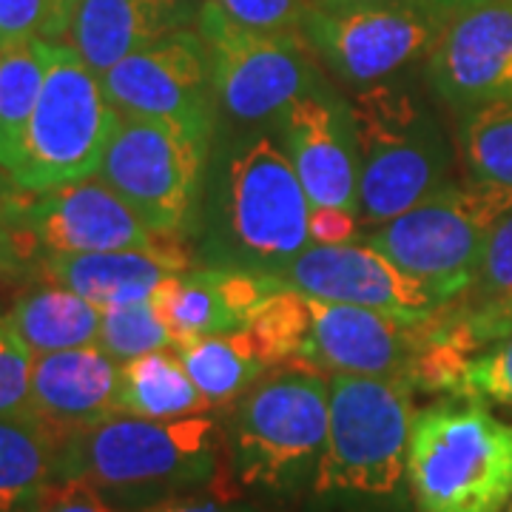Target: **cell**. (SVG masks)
Here are the masks:
<instances>
[{
    "mask_svg": "<svg viewBox=\"0 0 512 512\" xmlns=\"http://www.w3.org/2000/svg\"><path fill=\"white\" fill-rule=\"evenodd\" d=\"M311 200L271 131L214 137L200 217L191 231L202 268L279 274L311 245Z\"/></svg>",
    "mask_w": 512,
    "mask_h": 512,
    "instance_id": "cell-1",
    "label": "cell"
},
{
    "mask_svg": "<svg viewBox=\"0 0 512 512\" xmlns=\"http://www.w3.org/2000/svg\"><path fill=\"white\" fill-rule=\"evenodd\" d=\"M220 447V421L208 413L168 421L117 413L63 444L57 476L86 478L109 498L154 504L208 484Z\"/></svg>",
    "mask_w": 512,
    "mask_h": 512,
    "instance_id": "cell-2",
    "label": "cell"
},
{
    "mask_svg": "<svg viewBox=\"0 0 512 512\" xmlns=\"http://www.w3.org/2000/svg\"><path fill=\"white\" fill-rule=\"evenodd\" d=\"M359 148V222L379 228L453 183L436 117L404 86L373 83L350 103Z\"/></svg>",
    "mask_w": 512,
    "mask_h": 512,
    "instance_id": "cell-3",
    "label": "cell"
},
{
    "mask_svg": "<svg viewBox=\"0 0 512 512\" xmlns=\"http://www.w3.org/2000/svg\"><path fill=\"white\" fill-rule=\"evenodd\" d=\"M413 393L404 379L330 376L328 441L313 476L316 498L384 501L399 495L416 421Z\"/></svg>",
    "mask_w": 512,
    "mask_h": 512,
    "instance_id": "cell-4",
    "label": "cell"
},
{
    "mask_svg": "<svg viewBox=\"0 0 512 512\" xmlns=\"http://www.w3.org/2000/svg\"><path fill=\"white\" fill-rule=\"evenodd\" d=\"M407 484L416 512H501L512 498V424L478 402L421 410Z\"/></svg>",
    "mask_w": 512,
    "mask_h": 512,
    "instance_id": "cell-5",
    "label": "cell"
},
{
    "mask_svg": "<svg viewBox=\"0 0 512 512\" xmlns=\"http://www.w3.org/2000/svg\"><path fill=\"white\" fill-rule=\"evenodd\" d=\"M330 379L299 367H268L234 404L231 464L242 484L291 493L313 481L328 441Z\"/></svg>",
    "mask_w": 512,
    "mask_h": 512,
    "instance_id": "cell-6",
    "label": "cell"
},
{
    "mask_svg": "<svg viewBox=\"0 0 512 512\" xmlns=\"http://www.w3.org/2000/svg\"><path fill=\"white\" fill-rule=\"evenodd\" d=\"M120 117L100 74L69 43H55L43 92L6 180L20 194H43L94 177Z\"/></svg>",
    "mask_w": 512,
    "mask_h": 512,
    "instance_id": "cell-7",
    "label": "cell"
},
{
    "mask_svg": "<svg viewBox=\"0 0 512 512\" xmlns=\"http://www.w3.org/2000/svg\"><path fill=\"white\" fill-rule=\"evenodd\" d=\"M507 214L512 194L476 180H453L402 217L373 228L367 245L424 282L441 302H453L473 288L487 237Z\"/></svg>",
    "mask_w": 512,
    "mask_h": 512,
    "instance_id": "cell-8",
    "label": "cell"
},
{
    "mask_svg": "<svg viewBox=\"0 0 512 512\" xmlns=\"http://www.w3.org/2000/svg\"><path fill=\"white\" fill-rule=\"evenodd\" d=\"M214 140L183 126L120 117L97 177L157 237L188 239L200 217Z\"/></svg>",
    "mask_w": 512,
    "mask_h": 512,
    "instance_id": "cell-9",
    "label": "cell"
},
{
    "mask_svg": "<svg viewBox=\"0 0 512 512\" xmlns=\"http://www.w3.org/2000/svg\"><path fill=\"white\" fill-rule=\"evenodd\" d=\"M194 29L208 46L220 114L239 128L276 123L293 100L322 86L305 37L245 29L214 0L200 3Z\"/></svg>",
    "mask_w": 512,
    "mask_h": 512,
    "instance_id": "cell-10",
    "label": "cell"
},
{
    "mask_svg": "<svg viewBox=\"0 0 512 512\" xmlns=\"http://www.w3.org/2000/svg\"><path fill=\"white\" fill-rule=\"evenodd\" d=\"M100 80L126 117L174 123L208 140L220 131L211 57L197 29L174 32L128 55Z\"/></svg>",
    "mask_w": 512,
    "mask_h": 512,
    "instance_id": "cell-11",
    "label": "cell"
},
{
    "mask_svg": "<svg viewBox=\"0 0 512 512\" xmlns=\"http://www.w3.org/2000/svg\"><path fill=\"white\" fill-rule=\"evenodd\" d=\"M439 15L427 3H390L365 9H316L305 18V40L330 72L359 89L384 83L427 57Z\"/></svg>",
    "mask_w": 512,
    "mask_h": 512,
    "instance_id": "cell-12",
    "label": "cell"
},
{
    "mask_svg": "<svg viewBox=\"0 0 512 512\" xmlns=\"http://www.w3.org/2000/svg\"><path fill=\"white\" fill-rule=\"evenodd\" d=\"M427 80L456 109L512 100V0H467L441 15Z\"/></svg>",
    "mask_w": 512,
    "mask_h": 512,
    "instance_id": "cell-13",
    "label": "cell"
},
{
    "mask_svg": "<svg viewBox=\"0 0 512 512\" xmlns=\"http://www.w3.org/2000/svg\"><path fill=\"white\" fill-rule=\"evenodd\" d=\"M276 288H293L339 305H356L390 313L399 319H424L439 311L441 302L416 276L404 274L373 245H308L279 274Z\"/></svg>",
    "mask_w": 512,
    "mask_h": 512,
    "instance_id": "cell-14",
    "label": "cell"
},
{
    "mask_svg": "<svg viewBox=\"0 0 512 512\" xmlns=\"http://www.w3.org/2000/svg\"><path fill=\"white\" fill-rule=\"evenodd\" d=\"M20 222L43 254H100L151 248L157 237L97 174L43 194H23Z\"/></svg>",
    "mask_w": 512,
    "mask_h": 512,
    "instance_id": "cell-15",
    "label": "cell"
},
{
    "mask_svg": "<svg viewBox=\"0 0 512 512\" xmlns=\"http://www.w3.org/2000/svg\"><path fill=\"white\" fill-rule=\"evenodd\" d=\"M276 123L282 148L311 205L359 214V148L350 103L319 86L293 100Z\"/></svg>",
    "mask_w": 512,
    "mask_h": 512,
    "instance_id": "cell-16",
    "label": "cell"
},
{
    "mask_svg": "<svg viewBox=\"0 0 512 512\" xmlns=\"http://www.w3.org/2000/svg\"><path fill=\"white\" fill-rule=\"evenodd\" d=\"M416 322L311 296V339L299 370L404 379L416 350Z\"/></svg>",
    "mask_w": 512,
    "mask_h": 512,
    "instance_id": "cell-17",
    "label": "cell"
},
{
    "mask_svg": "<svg viewBox=\"0 0 512 512\" xmlns=\"http://www.w3.org/2000/svg\"><path fill=\"white\" fill-rule=\"evenodd\" d=\"M197 265V254L183 239L168 237L151 248L100 254H43L37 259V271L46 282L80 293L97 308L148 302L168 276L191 271Z\"/></svg>",
    "mask_w": 512,
    "mask_h": 512,
    "instance_id": "cell-18",
    "label": "cell"
},
{
    "mask_svg": "<svg viewBox=\"0 0 512 512\" xmlns=\"http://www.w3.org/2000/svg\"><path fill=\"white\" fill-rule=\"evenodd\" d=\"M29 413L60 439L120 413V362L100 345L35 356Z\"/></svg>",
    "mask_w": 512,
    "mask_h": 512,
    "instance_id": "cell-19",
    "label": "cell"
},
{
    "mask_svg": "<svg viewBox=\"0 0 512 512\" xmlns=\"http://www.w3.org/2000/svg\"><path fill=\"white\" fill-rule=\"evenodd\" d=\"M276 291L274 279L234 268H191L165 279L151 296L177 348L217 333L245 330L256 308Z\"/></svg>",
    "mask_w": 512,
    "mask_h": 512,
    "instance_id": "cell-20",
    "label": "cell"
},
{
    "mask_svg": "<svg viewBox=\"0 0 512 512\" xmlns=\"http://www.w3.org/2000/svg\"><path fill=\"white\" fill-rule=\"evenodd\" d=\"M197 12V0H77L66 43L103 77L128 55L197 26Z\"/></svg>",
    "mask_w": 512,
    "mask_h": 512,
    "instance_id": "cell-21",
    "label": "cell"
},
{
    "mask_svg": "<svg viewBox=\"0 0 512 512\" xmlns=\"http://www.w3.org/2000/svg\"><path fill=\"white\" fill-rule=\"evenodd\" d=\"M66 439L23 410L0 416V512H32L57 478Z\"/></svg>",
    "mask_w": 512,
    "mask_h": 512,
    "instance_id": "cell-22",
    "label": "cell"
},
{
    "mask_svg": "<svg viewBox=\"0 0 512 512\" xmlns=\"http://www.w3.org/2000/svg\"><path fill=\"white\" fill-rule=\"evenodd\" d=\"M35 356L97 345L103 308L63 285L46 282L15 299L3 316Z\"/></svg>",
    "mask_w": 512,
    "mask_h": 512,
    "instance_id": "cell-23",
    "label": "cell"
},
{
    "mask_svg": "<svg viewBox=\"0 0 512 512\" xmlns=\"http://www.w3.org/2000/svg\"><path fill=\"white\" fill-rule=\"evenodd\" d=\"M211 407L191 382L180 353L157 350L120 365V413L137 419H185Z\"/></svg>",
    "mask_w": 512,
    "mask_h": 512,
    "instance_id": "cell-24",
    "label": "cell"
},
{
    "mask_svg": "<svg viewBox=\"0 0 512 512\" xmlns=\"http://www.w3.org/2000/svg\"><path fill=\"white\" fill-rule=\"evenodd\" d=\"M177 353L211 410L237 404L239 396L268 370L245 330L191 339Z\"/></svg>",
    "mask_w": 512,
    "mask_h": 512,
    "instance_id": "cell-25",
    "label": "cell"
},
{
    "mask_svg": "<svg viewBox=\"0 0 512 512\" xmlns=\"http://www.w3.org/2000/svg\"><path fill=\"white\" fill-rule=\"evenodd\" d=\"M52 40H23L0 46V171L3 177L18 160L23 131L32 120L37 97L52 63Z\"/></svg>",
    "mask_w": 512,
    "mask_h": 512,
    "instance_id": "cell-26",
    "label": "cell"
},
{
    "mask_svg": "<svg viewBox=\"0 0 512 512\" xmlns=\"http://www.w3.org/2000/svg\"><path fill=\"white\" fill-rule=\"evenodd\" d=\"M265 367H299L311 339V296L276 288L245 325Z\"/></svg>",
    "mask_w": 512,
    "mask_h": 512,
    "instance_id": "cell-27",
    "label": "cell"
},
{
    "mask_svg": "<svg viewBox=\"0 0 512 512\" xmlns=\"http://www.w3.org/2000/svg\"><path fill=\"white\" fill-rule=\"evenodd\" d=\"M461 154L470 180L512 194V100L464 109Z\"/></svg>",
    "mask_w": 512,
    "mask_h": 512,
    "instance_id": "cell-28",
    "label": "cell"
},
{
    "mask_svg": "<svg viewBox=\"0 0 512 512\" xmlns=\"http://www.w3.org/2000/svg\"><path fill=\"white\" fill-rule=\"evenodd\" d=\"M501 336L512 333V214L495 222L478 262L473 288L458 296Z\"/></svg>",
    "mask_w": 512,
    "mask_h": 512,
    "instance_id": "cell-29",
    "label": "cell"
},
{
    "mask_svg": "<svg viewBox=\"0 0 512 512\" xmlns=\"http://www.w3.org/2000/svg\"><path fill=\"white\" fill-rule=\"evenodd\" d=\"M97 345L120 365L140 359L146 353H157V350H177V342L165 325L163 313L157 311L151 299L134 302V305L103 308Z\"/></svg>",
    "mask_w": 512,
    "mask_h": 512,
    "instance_id": "cell-30",
    "label": "cell"
},
{
    "mask_svg": "<svg viewBox=\"0 0 512 512\" xmlns=\"http://www.w3.org/2000/svg\"><path fill=\"white\" fill-rule=\"evenodd\" d=\"M72 12L63 0H0V46L23 40L60 43L69 32Z\"/></svg>",
    "mask_w": 512,
    "mask_h": 512,
    "instance_id": "cell-31",
    "label": "cell"
},
{
    "mask_svg": "<svg viewBox=\"0 0 512 512\" xmlns=\"http://www.w3.org/2000/svg\"><path fill=\"white\" fill-rule=\"evenodd\" d=\"M228 18L265 35L305 37L311 0H214Z\"/></svg>",
    "mask_w": 512,
    "mask_h": 512,
    "instance_id": "cell-32",
    "label": "cell"
},
{
    "mask_svg": "<svg viewBox=\"0 0 512 512\" xmlns=\"http://www.w3.org/2000/svg\"><path fill=\"white\" fill-rule=\"evenodd\" d=\"M461 402H495L512 407V333L470 359Z\"/></svg>",
    "mask_w": 512,
    "mask_h": 512,
    "instance_id": "cell-33",
    "label": "cell"
},
{
    "mask_svg": "<svg viewBox=\"0 0 512 512\" xmlns=\"http://www.w3.org/2000/svg\"><path fill=\"white\" fill-rule=\"evenodd\" d=\"M35 353L0 316V416L29 410Z\"/></svg>",
    "mask_w": 512,
    "mask_h": 512,
    "instance_id": "cell-34",
    "label": "cell"
},
{
    "mask_svg": "<svg viewBox=\"0 0 512 512\" xmlns=\"http://www.w3.org/2000/svg\"><path fill=\"white\" fill-rule=\"evenodd\" d=\"M32 512H117V507L92 481L80 476H57Z\"/></svg>",
    "mask_w": 512,
    "mask_h": 512,
    "instance_id": "cell-35",
    "label": "cell"
},
{
    "mask_svg": "<svg viewBox=\"0 0 512 512\" xmlns=\"http://www.w3.org/2000/svg\"><path fill=\"white\" fill-rule=\"evenodd\" d=\"M20 205L23 194L18 188H0V265L20 271V265L37 262L35 242L23 231L20 222Z\"/></svg>",
    "mask_w": 512,
    "mask_h": 512,
    "instance_id": "cell-36",
    "label": "cell"
},
{
    "mask_svg": "<svg viewBox=\"0 0 512 512\" xmlns=\"http://www.w3.org/2000/svg\"><path fill=\"white\" fill-rule=\"evenodd\" d=\"M308 231L313 245H348L359 234V214L348 208L311 205Z\"/></svg>",
    "mask_w": 512,
    "mask_h": 512,
    "instance_id": "cell-37",
    "label": "cell"
},
{
    "mask_svg": "<svg viewBox=\"0 0 512 512\" xmlns=\"http://www.w3.org/2000/svg\"><path fill=\"white\" fill-rule=\"evenodd\" d=\"M140 512H248L234 504H225L217 498H200V495H171L163 501L146 504Z\"/></svg>",
    "mask_w": 512,
    "mask_h": 512,
    "instance_id": "cell-38",
    "label": "cell"
},
{
    "mask_svg": "<svg viewBox=\"0 0 512 512\" xmlns=\"http://www.w3.org/2000/svg\"><path fill=\"white\" fill-rule=\"evenodd\" d=\"M390 3H424V0H311L316 9H365V6H390Z\"/></svg>",
    "mask_w": 512,
    "mask_h": 512,
    "instance_id": "cell-39",
    "label": "cell"
},
{
    "mask_svg": "<svg viewBox=\"0 0 512 512\" xmlns=\"http://www.w3.org/2000/svg\"><path fill=\"white\" fill-rule=\"evenodd\" d=\"M424 3H427V6H430V9H433V12L441 18V15H447L450 9H456V6L467 3V0H424Z\"/></svg>",
    "mask_w": 512,
    "mask_h": 512,
    "instance_id": "cell-40",
    "label": "cell"
},
{
    "mask_svg": "<svg viewBox=\"0 0 512 512\" xmlns=\"http://www.w3.org/2000/svg\"><path fill=\"white\" fill-rule=\"evenodd\" d=\"M15 276H18V271L15 268H6V265H0V296L6 293V288L15 282Z\"/></svg>",
    "mask_w": 512,
    "mask_h": 512,
    "instance_id": "cell-41",
    "label": "cell"
},
{
    "mask_svg": "<svg viewBox=\"0 0 512 512\" xmlns=\"http://www.w3.org/2000/svg\"><path fill=\"white\" fill-rule=\"evenodd\" d=\"M63 3H66V9H69V12H72V9H74V3H77V0H63Z\"/></svg>",
    "mask_w": 512,
    "mask_h": 512,
    "instance_id": "cell-42",
    "label": "cell"
},
{
    "mask_svg": "<svg viewBox=\"0 0 512 512\" xmlns=\"http://www.w3.org/2000/svg\"><path fill=\"white\" fill-rule=\"evenodd\" d=\"M501 512H512V498H510V501H507V507H504V510H501Z\"/></svg>",
    "mask_w": 512,
    "mask_h": 512,
    "instance_id": "cell-43",
    "label": "cell"
}]
</instances>
